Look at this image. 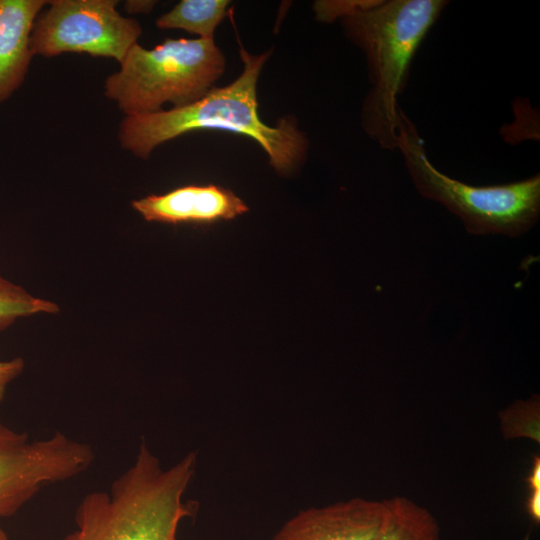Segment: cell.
Wrapping results in <instances>:
<instances>
[{"label":"cell","instance_id":"cell-1","mask_svg":"<svg viewBox=\"0 0 540 540\" xmlns=\"http://www.w3.org/2000/svg\"><path fill=\"white\" fill-rule=\"evenodd\" d=\"M242 73L224 87H213L201 99L179 108L125 116L118 138L124 150L147 159L159 145L183 134L218 129L248 136L258 142L279 174L292 172L305 157L307 141L289 119L276 126L258 114L257 82L270 52L252 55L242 47Z\"/></svg>","mask_w":540,"mask_h":540},{"label":"cell","instance_id":"cell-2","mask_svg":"<svg viewBox=\"0 0 540 540\" xmlns=\"http://www.w3.org/2000/svg\"><path fill=\"white\" fill-rule=\"evenodd\" d=\"M197 459L189 452L165 468L142 442L108 490L81 499L75 529L60 540H177L181 523L197 511V502L185 499Z\"/></svg>","mask_w":540,"mask_h":540},{"label":"cell","instance_id":"cell-3","mask_svg":"<svg viewBox=\"0 0 540 540\" xmlns=\"http://www.w3.org/2000/svg\"><path fill=\"white\" fill-rule=\"evenodd\" d=\"M448 1L361 0L343 21L347 36L364 53L371 92L362 120L367 133L383 148L395 150L404 113L403 93L412 59Z\"/></svg>","mask_w":540,"mask_h":540},{"label":"cell","instance_id":"cell-4","mask_svg":"<svg viewBox=\"0 0 540 540\" xmlns=\"http://www.w3.org/2000/svg\"><path fill=\"white\" fill-rule=\"evenodd\" d=\"M225 58L214 39H166L153 49L136 43L104 83L105 96L125 116L179 108L205 96L223 74Z\"/></svg>","mask_w":540,"mask_h":540},{"label":"cell","instance_id":"cell-5","mask_svg":"<svg viewBox=\"0 0 540 540\" xmlns=\"http://www.w3.org/2000/svg\"><path fill=\"white\" fill-rule=\"evenodd\" d=\"M395 149L402 153L419 193L458 216L472 234L518 237L535 225L539 218V174L523 181L492 186H473L453 179L430 162L424 140L406 115Z\"/></svg>","mask_w":540,"mask_h":540},{"label":"cell","instance_id":"cell-6","mask_svg":"<svg viewBox=\"0 0 540 540\" xmlns=\"http://www.w3.org/2000/svg\"><path fill=\"white\" fill-rule=\"evenodd\" d=\"M115 0H52L36 18L32 55L54 57L85 53L119 64L142 33L140 24L122 16Z\"/></svg>","mask_w":540,"mask_h":540},{"label":"cell","instance_id":"cell-7","mask_svg":"<svg viewBox=\"0 0 540 540\" xmlns=\"http://www.w3.org/2000/svg\"><path fill=\"white\" fill-rule=\"evenodd\" d=\"M94 460L87 443L61 432L31 440L0 419V517L17 513L44 487L84 473Z\"/></svg>","mask_w":540,"mask_h":540},{"label":"cell","instance_id":"cell-8","mask_svg":"<svg viewBox=\"0 0 540 540\" xmlns=\"http://www.w3.org/2000/svg\"><path fill=\"white\" fill-rule=\"evenodd\" d=\"M147 222L167 224H213L231 220L249 208L233 191L214 185H186L160 195L131 202Z\"/></svg>","mask_w":540,"mask_h":540},{"label":"cell","instance_id":"cell-9","mask_svg":"<svg viewBox=\"0 0 540 540\" xmlns=\"http://www.w3.org/2000/svg\"><path fill=\"white\" fill-rule=\"evenodd\" d=\"M384 514L382 501L355 497L299 511L272 540H371Z\"/></svg>","mask_w":540,"mask_h":540},{"label":"cell","instance_id":"cell-10","mask_svg":"<svg viewBox=\"0 0 540 540\" xmlns=\"http://www.w3.org/2000/svg\"><path fill=\"white\" fill-rule=\"evenodd\" d=\"M45 0H0V103L23 83L33 57L30 36Z\"/></svg>","mask_w":540,"mask_h":540},{"label":"cell","instance_id":"cell-11","mask_svg":"<svg viewBox=\"0 0 540 540\" xmlns=\"http://www.w3.org/2000/svg\"><path fill=\"white\" fill-rule=\"evenodd\" d=\"M383 503V518L371 540H441L438 521L424 506L405 496Z\"/></svg>","mask_w":540,"mask_h":540},{"label":"cell","instance_id":"cell-12","mask_svg":"<svg viewBox=\"0 0 540 540\" xmlns=\"http://www.w3.org/2000/svg\"><path fill=\"white\" fill-rule=\"evenodd\" d=\"M228 0H182L156 20L160 29H181L201 39H214L216 27L224 19Z\"/></svg>","mask_w":540,"mask_h":540},{"label":"cell","instance_id":"cell-13","mask_svg":"<svg viewBox=\"0 0 540 540\" xmlns=\"http://www.w3.org/2000/svg\"><path fill=\"white\" fill-rule=\"evenodd\" d=\"M59 311L55 302L33 296L0 274V332L11 327L19 318L57 314Z\"/></svg>","mask_w":540,"mask_h":540},{"label":"cell","instance_id":"cell-14","mask_svg":"<svg viewBox=\"0 0 540 540\" xmlns=\"http://www.w3.org/2000/svg\"><path fill=\"white\" fill-rule=\"evenodd\" d=\"M502 436L505 440L529 439L540 443V399L538 395L516 400L499 412Z\"/></svg>","mask_w":540,"mask_h":540},{"label":"cell","instance_id":"cell-15","mask_svg":"<svg viewBox=\"0 0 540 540\" xmlns=\"http://www.w3.org/2000/svg\"><path fill=\"white\" fill-rule=\"evenodd\" d=\"M25 362L21 357L0 360V404L3 402L9 385L23 372Z\"/></svg>","mask_w":540,"mask_h":540},{"label":"cell","instance_id":"cell-16","mask_svg":"<svg viewBox=\"0 0 540 540\" xmlns=\"http://www.w3.org/2000/svg\"><path fill=\"white\" fill-rule=\"evenodd\" d=\"M525 509L530 519L538 524L540 522V489L529 490Z\"/></svg>","mask_w":540,"mask_h":540},{"label":"cell","instance_id":"cell-17","mask_svg":"<svg viewBox=\"0 0 540 540\" xmlns=\"http://www.w3.org/2000/svg\"><path fill=\"white\" fill-rule=\"evenodd\" d=\"M155 5L156 1L152 0H128L124 3L125 11L129 14H148Z\"/></svg>","mask_w":540,"mask_h":540},{"label":"cell","instance_id":"cell-18","mask_svg":"<svg viewBox=\"0 0 540 540\" xmlns=\"http://www.w3.org/2000/svg\"><path fill=\"white\" fill-rule=\"evenodd\" d=\"M528 490L540 489V457L534 455L529 474L526 477Z\"/></svg>","mask_w":540,"mask_h":540},{"label":"cell","instance_id":"cell-19","mask_svg":"<svg viewBox=\"0 0 540 540\" xmlns=\"http://www.w3.org/2000/svg\"><path fill=\"white\" fill-rule=\"evenodd\" d=\"M520 540H532L531 531L528 530Z\"/></svg>","mask_w":540,"mask_h":540},{"label":"cell","instance_id":"cell-20","mask_svg":"<svg viewBox=\"0 0 540 540\" xmlns=\"http://www.w3.org/2000/svg\"><path fill=\"white\" fill-rule=\"evenodd\" d=\"M0 540H8L7 535L0 525Z\"/></svg>","mask_w":540,"mask_h":540}]
</instances>
